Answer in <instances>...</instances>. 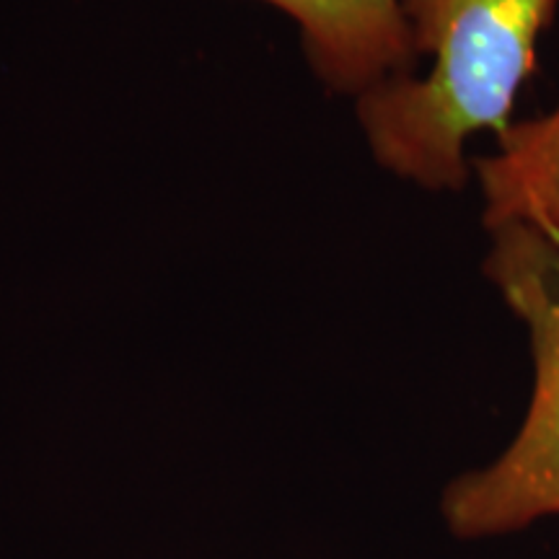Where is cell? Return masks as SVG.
<instances>
[{
  "instance_id": "4",
  "label": "cell",
  "mask_w": 559,
  "mask_h": 559,
  "mask_svg": "<svg viewBox=\"0 0 559 559\" xmlns=\"http://www.w3.org/2000/svg\"><path fill=\"white\" fill-rule=\"evenodd\" d=\"M487 230L526 226L559 243V104L519 120L498 138V151L472 164Z\"/></svg>"
},
{
  "instance_id": "1",
  "label": "cell",
  "mask_w": 559,
  "mask_h": 559,
  "mask_svg": "<svg viewBox=\"0 0 559 559\" xmlns=\"http://www.w3.org/2000/svg\"><path fill=\"white\" fill-rule=\"evenodd\" d=\"M425 75L389 79L358 96V122L376 164L428 192L469 185L466 143L513 124L539 41L559 0H402Z\"/></svg>"
},
{
  "instance_id": "3",
  "label": "cell",
  "mask_w": 559,
  "mask_h": 559,
  "mask_svg": "<svg viewBox=\"0 0 559 559\" xmlns=\"http://www.w3.org/2000/svg\"><path fill=\"white\" fill-rule=\"evenodd\" d=\"M296 21L306 60L334 94L358 96L412 75L417 55L402 0H264Z\"/></svg>"
},
{
  "instance_id": "2",
  "label": "cell",
  "mask_w": 559,
  "mask_h": 559,
  "mask_svg": "<svg viewBox=\"0 0 559 559\" xmlns=\"http://www.w3.org/2000/svg\"><path fill=\"white\" fill-rule=\"evenodd\" d=\"M489 236L485 275L526 326L534 383L502 453L440 492V519L456 542L506 539L559 519V243L526 226Z\"/></svg>"
}]
</instances>
